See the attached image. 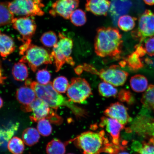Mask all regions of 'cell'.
Masks as SVG:
<instances>
[{"label":"cell","instance_id":"d6986e66","mask_svg":"<svg viewBox=\"0 0 154 154\" xmlns=\"http://www.w3.org/2000/svg\"><path fill=\"white\" fill-rule=\"evenodd\" d=\"M131 6V3L129 0H113L110 7L111 14L118 17L128 12Z\"/></svg>","mask_w":154,"mask_h":154},{"label":"cell","instance_id":"1f68e13d","mask_svg":"<svg viewBox=\"0 0 154 154\" xmlns=\"http://www.w3.org/2000/svg\"><path fill=\"white\" fill-rule=\"evenodd\" d=\"M40 40L44 46L49 48L54 47L58 41L56 34L51 31L45 32L42 35Z\"/></svg>","mask_w":154,"mask_h":154},{"label":"cell","instance_id":"8fae6325","mask_svg":"<svg viewBox=\"0 0 154 154\" xmlns=\"http://www.w3.org/2000/svg\"><path fill=\"white\" fill-rule=\"evenodd\" d=\"M30 17H23L13 19L12 23L13 28L18 31L22 38L23 43L32 40L36 29L35 21Z\"/></svg>","mask_w":154,"mask_h":154},{"label":"cell","instance_id":"7402d4cb","mask_svg":"<svg viewBox=\"0 0 154 154\" xmlns=\"http://www.w3.org/2000/svg\"><path fill=\"white\" fill-rule=\"evenodd\" d=\"M14 15L9 7V2H0V26L11 23Z\"/></svg>","mask_w":154,"mask_h":154},{"label":"cell","instance_id":"ab89813d","mask_svg":"<svg viewBox=\"0 0 154 154\" xmlns=\"http://www.w3.org/2000/svg\"><path fill=\"white\" fill-rule=\"evenodd\" d=\"M135 51L137 53L140 57L144 56L146 54V52L143 45L142 44H138L135 47Z\"/></svg>","mask_w":154,"mask_h":154},{"label":"cell","instance_id":"8992f818","mask_svg":"<svg viewBox=\"0 0 154 154\" xmlns=\"http://www.w3.org/2000/svg\"><path fill=\"white\" fill-rule=\"evenodd\" d=\"M53 57L47 50L31 44L19 61L26 63L33 72L44 64H51L53 63Z\"/></svg>","mask_w":154,"mask_h":154},{"label":"cell","instance_id":"e0dca14e","mask_svg":"<svg viewBox=\"0 0 154 154\" xmlns=\"http://www.w3.org/2000/svg\"><path fill=\"white\" fill-rule=\"evenodd\" d=\"M15 46L12 38L0 30V55L6 57L15 51Z\"/></svg>","mask_w":154,"mask_h":154},{"label":"cell","instance_id":"f6af8a7d","mask_svg":"<svg viewBox=\"0 0 154 154\" xmlns=\"http://www.w3.org/2000/svg\"></svg>","mask_w":154,"mask_h":154},{"label":"cell","instance_id":"d6a6232c","mask_svg":"<svg viewBox=\"0 0 154 154\" xmlns=\"http://www.w3.org/2000/svg\"><path fill=\"white\" fill-rule=\"evenodd\" d=\"M52 84L56 91L61 93H65L69 86L68 80L63 76L57 77L54 80Z\"/></svg>","mask_w":154,"mask_h":154},{"label":"cell","instance_id":"f546056e","mask_svg":"<svg viewBox=\"0 0 154 154\" xmlns=\"http://www.w3.org/2000/svg\"><path fill=\"white\" fill-rule=\"evenodd\" d=\"M141 101L146 107L154 112V85H151L148 87L142 96Z\"/></svg>","mask_w":154,"mask_h":154},{"label":"cell","instance_id":"6da1fadb","mask_svg":"<svg viewBox=\"0 0 154 154\" xmlns=\"http://www.w3.org/2000/svg\"><path fill=\"white\" fill-rule=\"evenodd\" d=\"M122 44V35L118 29L111 27H101L97 29L94 48L98 56L120 59Z\"/></svg>","mask_w":154,"mask_h":154},{"label":"cell","instance_id":"5bb4252c","mask_svg":"<svg viewBox=\"0 0 154 154\" xmlns=\"http://www.w3.org/2000/svg\"><path fill=\"white\" fill-rule=\"evenodd\" d=\"M99 126L101 128H105L110 134L113 144L117 145L120 144V132L124 128V125L114 119L103 117L101 118Z\"/></svg>","mask_w":154,"mask_h":154},{"label":"cell","instance_id":"e575fe53","mask_svg":"<svg viewBox=\"0 0 154 154\" xmlns=\"http://www.w3.org/2000/svg\"><path fill=\"white\" fill-rule=\"evenodd\" d=\"M134 146V149L140 154H154V145L149 142H143L142 145L136 142Z\"/></svg>","mask_w":154,"mask_h":154},{"label":"cell","instance_id":"74e56055","mask_svg":"<svg viewBox=\"0 0 154 154\" xmlns=\"http://www.w3.org/2000/svg\"><path fill=\"white\" fill-rule=\"evenodd\" d=\"M145 42L143 47L146 53L150 56H154V37H151L147 38Z\"/></svg>","mask_w":154,"mask_h":154},{"label":"cell","instance_id":"603a6c76","mask_svg":"<svg viewBox=\"0 0 154 154\" xmlns=\"http://www.w3.org/2000/svg\"><path fill=\"white\" fill-rule=\"evenodd\" d=\"M22 137L23 141L26 145L32 146L39 141L40 136L39 133L36 129L29 128L23 131Z\"/></svg>","mask_w":154,"mask_h":154},{"label":"cell","instance_id":"5b68a950","mask_svg":"<svg viewBox=\"0 0 154 154\" xmlns=\"http://www.w3.org/2000/svg\"><path fill=\"white\" fill-rule=\"evenodd\" d=\"M59 40L54 46L51 53L54 60L55 71L59 72L65 63L74 66L75 63L71 57L73 47L72 40L61 32L59 33Z\"/></svg>","mask_w":154,"mask_h":154},{"label":"cell","instance_id":"277c9868","mask_svg":"<svg viewBox=\"0 0 154 154\" xmlns=\"http://www.w3.org/2000/svg\"><path fill=\"white\" fill-rule=\"evenodd\" d=\"M23 111L26 112H32L30 119L32 122H37L41 119H47L51 123L60 125L63 122L62 117L58 115L47 103L36 98L29 105L21 106Z\"/></svg>","mask_w":154,"mask_h":154},{"label":"cell","instance_id":"ba28073f","mask_svg":"<svg viewBox=\"0 0 154 154\" xmlns=\"http://www.w3.org/2000/svg\"><path fill=\"white\" fill-rule=\"evenodd\" d=\"M88 72L97 75L103 82L115 86L124 85L128 76V72L117 65H112L108 68L102 69L99 72L91 65L88 68Z\"/></svg>","mask_w":154,"mask_h":154},{"label":"cell","instance_id":"7bdbcfd3","mask_svg":"<svg viewBox=\"0 0 154 154\" xmlns=\"http://www.w3.org/2000/svg\"><path fill=\"white\" fill-rule=\"evenodd\" d=\"M116 154H130L128 152L124 151V150L119 151V152L117 153Z\"/></svg>","mask_w":154,"mask_h":154},{"label":"cell","instance_id":"f35d334b","mask_svg":"<svg viewBox=\"0 0 154 154\" xmlns=\"http://www.w3.org/2000/svg\"><path fill=\"white\" fill-rule=\"evenodd\" d=\"M32 44V40H28L24 43L23 45H21L19 48V54L21 55H23L29 46Z\"/></svg>","mask_w":154,"mask_h":154},{"label":"cell","instance_id":"7a4b0ae2","mask_svg":"<svg viewBox=\"0 0 154 154\" xmlns=\"http://www.w3.org/2000/svg\"><path fill=\"white\" fill-rule=\"evenodd\" d=\"M35 92L36 97L47 103L51 108L57 110L60 107L69 108L78 117L85 116L86 111L84 109L78 106L66 99L54 88L52 82L43 85L37 82L32 81L29 85Z\"/></svg>","mask_w":154,"mask_h":154},{"label":"cell","instance_id":"4dcf8cb0","mask_svg":"<svg viewBox=\"0 0 154 154\" xmlns=\"http://www.w3.org/2000/svg\"><path fill=\"white\" fill-rule=\"evenodd\" d=\"M69 19L75 26H84L87 21L86 13L82 9H76L71 14Z\"/></svg>","mask_w":154,"mask_h":154},{"label":"cell","instance_id":"52a82bcc","mask_svg":"<svg viewBox=\"0 0 154 154\" xmlns=\"http://www.w3.org/2000/svg\"><path fill=\"white\" fill-rule=\"evenodd\" d=\"M13 14L23 17L42 16L44 14L42 0H13L9 2Z\"/></svg>","mask_w":154,"mask_h":154},{"label":"cell","instance_id":"7c38bea8","mask_svg":"<svg viewBox=\"0 0 154 154\" xmlns=\"http://www.w3.org/2000/svg\"><path fill=\"white\" fill-rule=\"evenodd\" d=\"M79 4V0H56L51 5L49 14L53 17L60 16L67 20Z\"/></svg>","mask_w":154,"mask_h":154},{"label":"cell","instance_id":"484cf974","mask_svg":"<svg viewBox=\"0 0 154 154\" xmlns=\"http://www.w3.org/2000/svg\"><path fill=\"white\" fill-rule=\"evenodd\" d=\"M46 152L47 154H65L66 144L58 139H54L47 144Z\"/></svg>","mask_w":154,"mask_h":154},{"label":"cell","instance_id":"f1b7e54d","mask_svg":"<svg viewBox=\"0 0 154 154\" xmlns=\"http://www.w3.org/2000/svg\"><path fill=\"white\" fill-rule=\"evenodd\" d=\"M98 90L100 95L105 97H115L118 93V90L112 85L104 82L99 84Z\"/></svg>","mask_w":154,"mask_h":154},{"label":"cell","instance_id":"44dd1931","mask_svg":"<svg viewBox=\"0 0 154 154\" xmlns=\"http://www.w3.org/2000/svg\"><path fill=\"white\" fill-rule=\"evenodd\" d=\"M131 88L137 92L145 91L148 86V82L146 77L142 75H136L131 77L130 80Z\"/></svg>","mask_w":154,"mask_h":154},{"label":"cell","instance_id":"4316f807","mask_svg":"<svg viewBox=\"0 0 154 154\" xmlns=\"http://www.w3.org/2000/svg\"><path fill=\"white\" fill-rule=\"evenodd\" d=\"M140 56L136 51L128 55L125 59L126 64L128 65L130 70L136 72L143 68L144 64Z\"/></svg>","mask_w":154,"mask_h":154},{"label":"cell","instance_id":"4fadbf2b","mask_svg":"<svg viewBox=\"0 0 154 154\" xmlns=\"http://www.w3.org/2000/svg\"><path fill=\"white\" fill-rule=\"evenodd\" d=\"M104 113L106 116L114 119L124 125L131 121L126 107L119 102L111 104L104 111Z\"/></svg>","mask_w":154,"mask_h":154},{"label":"cell","instance_id":"83f0119b","mask_svg":"<svg viewBox=\"0 0 154 154\" xmlns=\"http://www.w3.org/2000/svg\"><path fill=\"white\" fill-rule=\"evenodd\" d=\"M24 142L17 137H14L10 140L7 145L9 151L13 154H22L25 149Z\"/></svg>","mask_w":154,"mask_h":154},{"label":"cell","instance_id":"d590c367","mask_svg":"<svg viewBox=\"0 0 154 154\" xmlns=\"http://www.w3.org/2000/svg\"><path fill=\"white\" fill-rule=\"evenodd\" d=\"M51 74L46 68L38 71L36 73V79L39 84L45 85L50 82Z\"/></svg>","mask_w":154,"mask_h":154},{"label":"cell","instance_id":"8d00e7d4","mask_svg":"<svg viewBox=\"0 0 154 154\" xmlns=\"http://www.w3.org/2000/svg\"><path fill=\"white\" fill-rule=\"evenodd\" d=\"M118 98L119 100L128 103H131L134 100L131 93L129 91L125 89L121 90L119 92Z\"/></svg>","mask_w":154,"mask_h":154},{"label":"cell","instance_id":"ee69618b","mask_svg":"<svg viewBox=\"0 0 154 154\" xmlns=\"http://www.w3.org/2000/svg\"><path fill=\"white\" fill-rule=\"evenodd\" d=\"M3 100L2 99V98L0 97V109L3 106Z\"/></svg>","mask_w":154,"mask_h":154},{"label":"cell","instance_id":"9a60e30c","mask_svg":"<svg viewBox=\"0 0 154 154\" xmlns=\"http://www.w3.org/2000/svg\"><path fill=\"white\" fill-rule=\"evenodd\" d=\"M109 0H87L86 11L97 16H106L110 8Z\"/></svg>","mask_w":154,"mask_h":154},{"label":"cell","instance_id":"3957f363","mask_svg":"<svg viewBox=\"0 0 154 154\" xmlns=\"http://www.w3.org/2000/svg\"><path fill=\"white\" fill-rule=\"evenodd\" d=\"M73 140L75 145L83 154H100L103 152L109 154L113 145L106 137L104 130L84 132Z\"/></svg>","mask_w":154,"mask_h":154},{"label":"cell","instance_id":"ffe728a7","mask_svg":"<svg viewBox=\"0 0 154 154\" xmlns=\"http://www.w3.org/2000/svg\"><path fill=\"white\" fill-rule=\"evenodd\" d=\"M138 132L144 135L149 136V142L154 145V121L144 119L140 123Z\"/></svg>","mask_w":154,"mask_h":154},{"label":"cell","instance_id":"d4e9b609","mask_svg":"<svg viewBox=\"0 0 154 154\" xmlns=\"http://www.w3.org/2000/svg\"><path fill=\"white\" fill-rule=\"evenodd\" d=\"M137 19L128 15H121L119 17L117 25L119 28L124 32L133 29L136 25Z\"/></svg>","mask_w":154,"mask_h":154},{"label":"cell","instance_id":"836d02e7","mask_svg":"<svg viewBox=\"0 0 154 154\" xmlns=\"http://www.w3.org/2000/svg\"><path fill=\"white\" fill-rule=\"evenodd\" d=\"M37 130L44 136H48L51 134L52 128L51 122L47 119H43L38 121Z\"/></svg>","mask_w":154,"mask_h":154},{"label":"cell","instance_id":"cb8c5ba5","mask_svg":"<svg viewBox=\"0 0 154 154\" xmlns=\"http://www.w3.org/2000/svg\"><path fill=\"white\" fill-rule=\"evenodd\" d=\"M12 74L15 80L23 82L27 79L29 75L27 67L24 63L19 61L15 63L12 69Z\"/></svg>","mask_w":154,"mask_h":154},{"label":"cell","instance_id":"9c48e42d","mask_svg":"<svg viewBox=\"0 0 154 154\" xmlns=\"http://www.w3.org/2000/svg\"><path fill=\"white\" fill-rule=\"evenodd\" d=\"M69 100L76 103H82L92 95L91 87L85 79L73 78L67 90Z\"/></svg>","mask_w":154,"mask_h":154},{"label":"cell","instance_id":"ac0fdd59","mask_svg":"<svg viewBox=\"0 0 154 154\" xmlns=\"http://www.w3.org/2000/svg\"><path fill=\"white\" fill-rule=\"evenodd\" d=\"M19 123L13 124L5 128H0V147L5 149L8 142L18 130Z\"/></svg>","mask_w":154,"mask_h":154},{"label":"cell","instance_id":"30bf717a","mask_svg":"<svg viewBox=\"0 0 154 154\" xmlns=\"http://www.w3.org/2000/svg\"><path fill=\"white\" fill-rule=\"evenodd\" d=\"M132 36L140 43L148 37L154 36V13L147 10L138 19L137 29L133 31Z\"/></svg>","mask_w":154,"mask_h":154},{"label":"cell","instance_id":"b9f144b4","mask_svg":"<svg viewBox=\"0 0 154 154\" xmlns=\"http://www.w3.org/2000/svg\"><path fill=\"white\" fill-rule=\"evenodd\" d=\"M146 4L149 5H154V0H143Z\"/></svg>","mask_w":154,"mask_h":154},{"label":"cell","instance_id":"60d3db41","mask_svg":"<svg viewBox=\"0 0 154 154\" xmlns=\"http://www.w3.org/2000/svg\"><path fill=\"white\" fill-rule=\"evenodd\" d=\"M6 79V77L3 75V72L0 66V84H3Z\"/></svg>","mask_w":154,"mask_h":154},{"label":"cell","instance_id":"2e32d148","mask_svg":"<svg viewBox=\"0 0 154 154\" xmlns=\"http://www.w3.org/2000/svg\"><path fill=\"white\" fill-rule=\"evenodd\" d=\"M36 97L35 92L30 86L21 87L16 92L17 100L22 105V106L29 105L36 99Z\"/></svg>","mask_w":154,"mask_h":154}]
</instances>
